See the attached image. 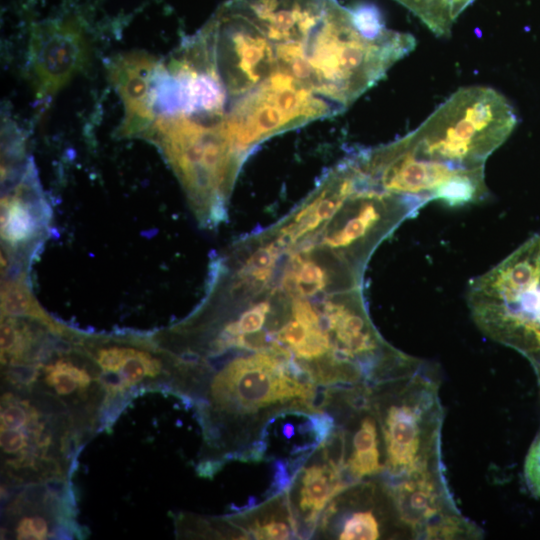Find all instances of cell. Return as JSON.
I'll return each mask as SVG.
<instances>
[{"label": "cell", "instance_id": "6da1fadb", "mask_svg": "<svg viewBox=\"0 0 540 540\" xmlns=\"http://www.w3.org/2000/svg\"><path fill=\"white\" fill-rule=\"evenodd\" d=\"M89 436L58 400L2 388L1 471L5 489L69 483L78 449Z\"/></svg>", "mask_w": 540, "mask_h": 540}, {"label": "cell", "instance_id": "7a4b0ae2", "mask_svg": "<svg viewBox=\"0 0 540 540\" xmlns=\"http://www.w3.org/2000/svg\"><path fill=\"white\" fill-rule=\"evenodd\" d=\"M369 403L380 427L385 483L444 469V412L429 364L422 361L413 371L370 387Z\"/></svg>", "mask_w": 540, "mask_h": 540}, {"label": "cell", "instance_id": "3957f363", "mask_svg": "<svg viewBox=\"0 0 540 540\" xmlns=\"http://www.w3.org/2000/svg\"><path fill=\"white\" fill-rule=\"evenodd\" d=\"M471 316L490 339L540 361V234L474 278L467 292Z\"/></svg>", "mask_w": 540, "mask_h": 540}, {"label": "cell", "instance_id": "277c9868", "mask_svg": "<svg viewBox=\"0 0 540 540\" xmlns=\"http://www.w3.org/2000/svg\"><path fill=\"white\" fill-rule=\"evenodd\" d=\"M516 123V113L501 93L469 86L453 93L403 138L419 158L457 169L479 168L505 142Z\"/></svg>", "mask_w": 540, "mask_h": 540}, {"label": "cell", "instance_id": "5b68a950", "mask_svg": "<svg viewBox=\"0 0 540 540\" xmlns=\"http://www.w3.org/2000/svg\"><path fill=\"white\" fill-rule=\"evenodd\" d=\"M2 388L36 391L61 402L91 436L110 421L101 372L92 360L60 355L36 365L7 366Z\"/></svg>", "mask_w": 540, "mask_h": 540}, {"label": "cell", "instance_id": "8992f818", "mask_svg": "<svg viewBox=\"0 0 540 540\" xmlns=\"http://www.w3.org/2000/svg\"><path fill=\"white\" fill-rule=\"evenodd\" d=\"M397 520L423 539H477L482 530L457 509L444 469L385 483Z\"/></svg>", "mask_w": 540, "mask_h": 540}, {"label": "cell", "instance_id": "52a82bcc", "mask_svg": "<svg viewBox=\"0 0 540 540\" xmlns=\"http://www.w3.org/2000/svg\"><path fill=\"white\" fill-rule=\"evenodd\" d=\"M369 176L386 191L413 198L425 205L432 200L448 204L462 177L471 169L417 157L401 137L372 149L357 151Z\"/></svg>", "mask_w": 540, "mask_h": 540}, {"label": "cell", "instance_id": "ba28073f", "mask_svg": "<svg viewBox=\"0 0 540 540\" xmlns=\"http://www.w3.org/2000/svg\"><path fill=\"white\" fill-rule=\"evenodd\" d=\"M11 496L4 510V536L42 540L81 536L74 512L73 494L67 484L25 486Z\"/></svg>", "mask_w": 540, "mask_h": 540}, {"label": "cell", "instance_id": "9c48e42d", "mask_svg": "<svg viewBox=\"0 0 540 540\" xmlns=\"http://www.w3.org/2000/svg\"><path fill=\"white\" fill-rule=\"evenodd\" d=\"M90 358L101 372L111 418L134 392L167 388L169 364L151 350L128 343H102L89 349Z\"/></svg>", "mask_w": 540, "mask_h": 540}, {"label": "cell", "instance_id": "30bf717a", "mask_svg": "<svg viewBox=\"0 0 540 540\" xmlns=\"http://www.w3.org/2000/svg\"><path fill=\"white\" fill-rule=\"evenodd\" d=\"M378 488L371 481H360L344 489L322 513L315 533L341 540L382 538L388 517L383 505L387 489L384 483Z\"/></svg>", "mask_w": 540, "mask_h": 540}, {"label": "cell", "instance_id": "8fae6325", "mask_svg": "<svg viewBox=\"0 0 540 540\" xmlns=\"http://www.w3.org/2000/svg\"><path fill=\"white\" fill-rule=\"evenodd\" d=\"M350 485L342 467L321 444L295 473L287 490L288 502L301 538L315 534L328 504Z\"/></svg>", "mask_w": 540, "mask_h": 540}, {"label": "cell", "instance_id": "7c38bea8", "mask_svg": "<svg viewBox=\"0 0 540 540\" xmlns=\"http://www.w3.org/2000/svg\"><path fill=\"white\" fill-rule=\"evenodd\" d=\"M344 434L343 472L350 484L384 473L382 437L378 420L367 397L354 400L345 424H339Z\"/></svg>", "mask_w": 540, "mask_h": 540}, {"label": "cell", "instance_id": "4fadbf2b", "mask_svg": "<svg viewBox=\"0 0 540 540\" xmlns=\"http://www.w3.org/2000/svg\"><path fill=\"white\" fill-rule=\"evenodd\" d=\"M223 519L224 523L232 527L230 531L236 529V536L241 538H301L288 502L287 491L252 509L226 515Z\"/></svg>", "mask_w": 540, "mask_h": 540}, {"label": "cell", "instance_id": "5bb4252c", "mask_svg": "<svg viewBox=\"0 0 540 540\" xmlns=\"http://www.w3.org/2000/svg\"><path fill=\"white\" fill-rule=\"evenodd\" d=\"M416 15L435 35L449 36L458 16L474 0H395Z\"/></svg>", "mask_w": 540, "mask_h": 540}, {"label": "cell", "instance_id": "9a60e30c", "mask_svg": "<svg viewBox=\"0 0 540 540\" xmlns=\"http://www.w3.org/2000/svg\"><path fill=\"white\" fill-rule=\"evenodd\" d=\"M35 221L28 205L19 200L6 202L2 214V230L6 240L18 243L27 240L34 232Z\"/></svg>", "mask_w": 540, "mask_h": 540}, {"label": "cell", "instance_id": "2e32d148", "mask_svg": "<svg viewBox=\"0 0 540 540\" xmlns=\"http://www.w3.org/2000/svg\"><path fill=\"white\" fill-rule=\"evenodd\" d=\"M523 476L530 494L535 498H540V432L536 435L527 452Z\"/></svg>", "mask_w": 540, "mask_h": 540}]
</instances>
